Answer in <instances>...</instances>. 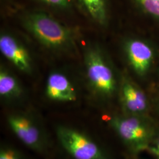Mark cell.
<instances>
[{
  "mask_svg": "<svg viewBox=\"0 0 159 159\" xmlns=\"http://www.w3.org/2000/svg\"><path fill=\"white\" fill-rule=\"evenodd\" d=\"M23 23L40 43L49 48L63 49L73 43L71 30L46 12H31L24 17Z\"/></svg>",
  "mask_w": 159,
  "mask_h": 159,
  "instance_id": "cell-1",
  "label": "cell"
},
{
  "mask_svg": "<svg viewBox=\"0 0 159 159\" xmlns=\"http://www.w3.org/2000/svg\"><path fill=\"white\" fill-rule=\"evenodd\" d=\"M56 135L63 148L74 159H109L90 137L73 128L58 125Z\"/></svg>",
  "mask_w": 159,
  "mask_h": 159,
  "instance_id": "cell-2",
  "label": "cell"
},
{
  "mask_svg": "<svg viewBox=\"0 0 159 159\" xmlns=\"http://www.w3.org/2000/svg\"><path fill=\"white\" fill-rule=\"evenodd\" d=\"M87 79L93 89L102 96H111L116 88L113 73L101 52L96 49L89 50L85 54Z\"/></svg>",
  "mask_w": 159,
  "mask_h": 159,
  "instance_id": "cell-3",
  "label": "cell"
},
{
  "mask_svg": "<svg viewBox=\"0 0 159 159\" xmlns=\"http://www.w3.org/2000/svg\"><path fill=\"white\" fill-rule=\"evenodd\" d=\"M109 123L125 144L136 150L144 148L151 137L148 126L135 115L114 117Z\"/></svg>",
  "mask_w": 159,
  "mask_h": 159,
  "instance_id": "cell-4",
  "label": "cell"
},
{
  "mask_svg": "<svg viewBox=\"0 0 159 159\" xmlns=\"http://www.w3.org/2000/svg\"><path fill=\"white\" fill-rule=\"evenodd\" d=\"M7 121L12 132L24 144L40 153L44 150L45 137L34 120L23 114H11Z\"/></svg>",
  "mask_w": 159,
  "mask_h": 159,
  "instance_id": "cell-5",
  "label": "cell"
},
{
  "mask_svg": "<svg viewBox=\"0 0 159 159\" xmlns=\"http://www.w3.org/2000/svg\"><path fill=\"white\" fill-rule=\"evenodd\" d=\"M125 50L131 67L138 75H144L153 61L152 48L142 40L130 39L125 43Z\"/></svg>",
  "mask_w": 159,
  "mask_h": 159,
  "instance_id": "cell-6",
  "label": "cell"
},
{
  "mask_svg": "<svg viewBox=\"0 0 159 159\" xmlns=\"http://www.w3.org/2000/svg\"><path fill=\"white\" fill-rule=\"evenodd\" d=\"M0 51L20 70L24 72L31 70V63L29 52L13 37L7 34L1 35Z\"/></svg>",
  "mask_w": 159,
  "mask_h": 159,
  "instance_id": "cell-7",
  "label": "cell"
},
{
  "mask_svg": "<svg viewBox=\"0 0 159 159\" xmlns=\"http://www.w3.org/2000/svg\"><path fill=\"white\" fill-rule=\"evenodd\" d=\"M46 93L50 99L60 102H74L77 98L71 82L65 75L60 73H53L48 76Z\"/></svg>",
  "mask_w": 159,
  "mask_h": 159,
  "instance_id": "cell-8",
  "label": "cell"
},
{
  "mask_svg": "<svg viewBox=\"0 0 159 159\" xmlns=\"http://www.w3.org/2000/svg\"><path fill=\"white\" fill-rule=\"evenodd\" d=\"M122 100L127 111L133 115L143 113L148 108L146 95L138 87L129 81H125L121 87Z\"/></svg>",
  "mask_w": 159,
  "mask_h": 159,
  "instance_id": "cell-9",
  "label": "cell"
},
{
  "mask_svg": "<svg viewBox=\"0 0 159 159\" xmlns=\"http://www.w3.org/2000/svg\"><path fill=\"white\" fill-rule=\"evenodd\" d=\"M84 11L96 22L106 25L108 14L106 0H78Z\"/></svg>",
  "mask_w": 159,
  "mask_h": 159,
  "instance_id": "cell-10",
  "label": "cell"
},
{
  "mask_svg": "<svg viewBox=\"0 0 159 159\" xmlns=\"http://www.w3.org/2000/svg\"><path fill=\"white\" fill-rule=\"evenodd\" d=\"M22 90L16 79L4 70L0 73V95L6 99L17 98L21 95Z\"/></svg>",
  "mask_w": 159,
  "mask_h": 159,
  "instance_id": "cell-11",
  "label": "cell"
},
{
  "mask_svg": "<svg viewBox=\"0 0 159 159\" xmlns=\"http://www.w3.org/2000/svg\"><path fill=\"white\" fill-rule=\"evenodd\" d=\"M143 10L150 16L159 20V0H136Z\"/></svg>",
  "mask_w": 159,
  "mask_h": 159,
  "instance_id": "cell-12",
  "label": "cell"
},
{
  "mask_svg": "<svg viewBox=\"0 0 159 159\" xmlns=\"http://www.w3.org/2000/svg\"><path fill=\"white\" fill-rule=\"evenodd\" d=\"M46 6L60 10H68L71 8V0H37Z\"/></svg>",
  "mask_w": 159,
  "mask_h": 159,
  "instance_id": "cell-13",
  "label": "cell"
},
{
  "mask_svg": "<svg viewBox=\"0 0 159 159\" xmlns=\"http://www.w3.org/2000/svg\"><path fill=\"white\" fill-rule=\"evenodd\" d=\"M0 159H25L16 150L12 148H2L0 150Z\"/></svg>",
  "mask_w": 159,
  "mask_h": 159,
  "instance_id": "cell-14",
  "label": "cell"
},
{
  "mask_svg": "<svg viewBox=\"0 0 159 159\" xmlns=\"http://www.w3.org/2000/svg\"><path fill=\"white\" fill-rule=\"evenodd\" d=\"M153 151L154 154H156L159 159V137L157 139L156 142L155 143Z\"/></svg>",
  "mask_w": 159,
  "mask_h": 159,
  "instance_id": "cell-15",
  "label": "cell"
}]
</instances>
